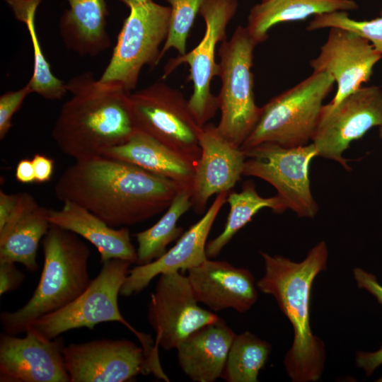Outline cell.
Wrapping results in <instances>:
<instances>
[{
	"label": "cell",
	"instance_id": "obj_1",
	"mask_svg": "<svg viewBox=\"0 0 382 382\" xmlns=\"http://www.w3.org/2000/svg\"><path fill=\"white\" fill-rule=\"evenodd\" d=\"M181 187L134 164L100 156L75 161L54 191L58 199L76 203L115 227L143 222L162 212Z\"/></svg>",
	"mask_w": 382,
	"mask_h": 382
},
{
	"label": "cell",
	"instance_id": "obj_2",
	"mask_svg": "<svg viewBox=\"0 0 382 382\" xmlns=\"http://www.w3.org/2000/svg\"><path fill=\"white\" fill-rule=\"evenodd\" d=\"M71 97L62 105L52 130L59 149L75 161L102 156L137 131L129 93L122 86L102 82L91 72L66 82Z\"/></svg>",
	"mask_w": 382,
	"mask_h": 382
},
{
	"label": "cell",
	"instance_id": "obj_3",
	"mask_svg": "<svg viewBox=\"0 0 382 382\" xmlns=\"http://www.w3.org/2000/svg\"><path fill=\"white\" fill-rule=\"evenodd\" d=\"M260 255L265 272L257 288L275 299L294 330L291 347L284 359L286 374L294 382L317 381L323 373L326 354L323 340L311 330L310 302L313 280L327 270L328 246L319 242L299 262L281 255Z\"/></svg>",
	"mask_w": 382,
	"mask_h": 382
},
{
	"label": "cell",
	"instance_id": "obj_4",
	"mask_svg": "<svg viewBox=\"0 0 382 382\" xmlns=\"http://www.w3.org/2000/svg\"><path fill=\"white\" fill-rule=\"evenodd\" d=\"M44 265L29 301L19 309L0 314L4 332H25L38 318L72 302L90 284L88 245L72 231L51 224L42 240Z\"/></svg>",
	"mask_w": 382,
	"mask_h": 382
},
{
	"label": "cell",
	"instance_id": "obj_5",
	"mask_svg": "<svg viewBox=\"0 0 382 382\" xmlns=\"http://www.w3.org/2000/svg\"><path fill=\"white\" fill-rule=\"evenodd\" d=\"M335 83L330 74L313 71L294 87L270 99L261 107L258 121L241 149L245 151L264 143L284 147L308 144L323 101Z\"/></svg>",
	"mask_w": 382,
	"mask_h": 382
},
{
	"label": "cell",
	"instance_id": "obj_6",
	"mask_svg": "<svg viewBox=\"0 0 382 382\" xmlns=\"http://www.w3.org/2000/svg\"><path fill=\"white\" fill-rule=\"evenodd\" d=\"M131 265L117 258L103 262L98 274L81 295L67 306L40 317L30 327L48 339H54L70 330H91L99 323L119 322L137 337L150 360L159 362L158 347L151 338L134 329L124 318L118 306L120 289Z\"/></svg>",
	"mask_w": 382,
	"mask_h": 382
},
{
	"label": "cell",
	"instance_id": "obj_7",
	"mask_svg": "<svg viewBox=\"0 0 382 382\" xmlns=\"http://www.w3.org/2000/svg\"><path fill=\"white\" fill-rule=\"evenodd\" d=\"M256 45L246 28L238 25L230 40L221 42L218 52L221 86L216 96L221 111L216 129L239 148L253 130L261 112L255 100L251 71Z\"/></svg>",
	"mask_w": 382,
	"mask_h": 382
},
{
	"label": "cell",
	"instance_id": "obj_8",
	"mask_svg": "<svg viewBox=\"0 0 382 382\" xmlns=\"http://www.w3.org/2000/svg\"><path fill=\"white\" fill-rule=\"evenodd\" d=\"M129 99L137 130L161 142L195 168L200 156L202 127L182 92L157 81L130 93Z\"/></svg>",
	"mask_w": 382,
	"mask_h": 382
},
{
	"label": "cell",
	"instance_id": "obj_9",
	"mask_svg": "<svg viewBox=\"0 0 382 382\" xmlns=\"http://www.w3.org/2000/svg\"><path fill=\"white\" fill-rule=\"evenodd\" d=\"M129 8L110 62L99 80L118 83L130 93L137 85L143 66L154 67L161 60L170 7L149 0Z\"/></svg>",
	"mask_w": 382,
	"mask_h": 382
},
{
	"label": "cell",
	"instance_id": "obj_10",
	"mask_svg": "<svg viewBox=\"0 0 382 382\" xmlns=\"http://www.w3.org/2000/svg\"><path fill=\"white\" fill-rule=\"evenodd\" d=\"M244 152L243 175L258 178L272 185L287 209L298 216H316L318 205L311 190L309 166L318 155L312 142L297 147L264 143Z\"/></svg>",
	"mask_w": 382,
	"mask_h": 382
},
{
	"label": "cell",
	"instance_id": "obj_11",
	"mask_svg": "<svg viewBox=\"0 0 382 382\" xmlns=\"http://www.w3.org/2000/svg\"><path fill=\"white\" fill-rule=\"evenodd\" d=\"M238 6L237 0H206L199 13L205 23L202 39L190 52L170 59L164 67L163 79L180 64H188L187 79L193 84L189 106L201 127L207 124L219 109L216 96L211 92L212 79L219 76L216 47L219 42L226 39L227 25L235 16Z\"/></svg>",
	"mask_w": 382,
	"mask_h": 382
},
{
	"label": "cell",
	"instance_id": "obj_12",
	"mask_svg": "<svg viewBox=\"0 0 382 382\" xmlns=\"http://www.w3.org/2000/svg\"><path fill=\"white\" fill-rule=\"evenodd\" d=\"M382 124V90L361 87L335 105H323L313 134L318 156L351 168L343 154L350 144Z\"/></svg>",
	"mask_w": 382,
	"mask_h": 382
},
{
	"label": "cell",
	"instance_id": "obj_13",
	"mask_svg": "<svg viewBox=\"0 0 382 382\" xmlns=\"http://www.w3.org/2000/svg\"><path fill=\"white\" fill-rule=\"evenodd\" d=\"M220 319L199 306L187 276L180 272L160 274L148 306V320L157 347L176 349L191 333Z\"/></svg>",
	"mask_w": 382,
	"mask_h": 382
},
{
	"label": "cell",
	"instance_id": "obj_14",
	"mask_svg": "<svg viewBox=\"0 0 382 382\" xmlns=\"http://www.w3.org/2000/svg\"><path fill=\"white\" fill-rule=\"evenodd\" d=\"M71 382H125L139 374H158L142 347L129 340L71 343L63 350Z\"/></svg>",
	"mask_w": 382,
	"mask_h": 382
},
{
	"label": "cell",
	"instance_id": "obj_15",
	"mask_svg": "<svg viewBox=\"0 0 382 382\" xmlns=\"http://www.w3.org/2000/svg\"><path fill=\"white\" fill-rule=\"evenodd\" d=\"M25 336L0 335L1 382H71L62 337L48 339L30 327Z\"/></svg>",
	"mask_w": 382,
	"mask_h": 382
},
{
	"label": "cell",
	"instance_id": "obj_16",
	"mask_svg": "<svg viewBox=\"0 0 382 382\" xmlns=\"http://www.w3.org/2000/svg\"><path fill=\"white\" fill-rule=\"evenodd\" d=\"M382 55L359 35L340 28H330L320 53L310 62L313 71L330 74L337 83L332 105L368 82Z\"/></svg>",
	"mask_w": 382,
	"mask_h": 382
},
{
	"label": "cell",
	"instance_id": "obj_17",
	"mask_svg": "<svg viewBox=\"0 0 382 382\" xmlns=\"http://www.w3.org/2000/svg\"><path fill=\"white\" fill-rule=\"evenodd\" d=\"M199 144L200 156L195 166L192 202L195 212L200 214L212 195L228 192L241 180L246 156L212 124L202 127Z\"/></svg>",
	"mask_w": 382,
	"mask_h": 382
},
{
	"label": "cell",
	"instance_id": "obj_18",
	"mask_svg": "<svg viewBox=\"0 0 382 382\" xmlns=\"http://www.w3.org/2000/svg\"><path fill=\"white\" fill-rule=\"evenodd\" d=\"M228 192L216 195L203 216L184 232L173 248L160 257L129 270L120 289V295L129 296L144 289L151 281L163 273L183 272L195 267L207 259V240L212 225Z\"/></svg>",
	"mask_w": 382,
	"mask_h": 382
},
{
	"label": "cell",
	"instance_id": "obj_19",
	"mask_svg": "<svg viewBox=\"0 0 382 382\" xmlns=\"http://www.w3.org/2000/svg\"><path fill=\"white\" fill-rule=\"evenodd\" d=\"M187 279L199 303L213 312L250 310L257 299L255 277L247 269L209 258L187 270Z\"/></svg>",
	"mask_w": 382,
	"mask_h": 382
},
{
	"label": "cell",
	"instance_id": "obj_20",
	"mask_svg": "<svg viewBox=\"0 0 382 382\" xmlns=\"http://www.w3.org/2000/svg\"><path fill=\"white\" fill-rule=\"evenodd\" d=\"M236 335L222 319L195 330L176 348L181 369L195 382L221 378Z\"/></svg>",
	"mask_w": 382,
	"mask_h": 382
},
{
	"label": "cell",
	"instance_id": "obj_21",
	"mask_svg": "<svg viewBox=\"0 0 382 382\" xmlns=\"http://www.w3.org/2000/svg\"><path fill=\"white\" fill-rule=\"evenodd\" d=\"M59 210L49 209V221L74 232L93 244L103 262L122 259L136 263L137 252L127 228H114L84 207L64 202Z\"/></svg>",
	"mask_w": 382,
	"mask_h": 382
},
{
	"label": "cell",
	"instance_id": "obj_22",
	"mask_svg": "<svg viewBox=\"0 0 382 382\" xmlns=\"http://www.w3.org/2000/svg\"><path fill=\"white\" fill-rule=\"evenodd\" d=\"M102 156L134 164L181 186H192L193 166L143 132L137 130L127 141L104 150Z\"/></svg>",
	"mask_w": 382,
	"mask_h": 382
},
{
	"label": "cell",
	"instance_id": "obj_23",
	"mask_svg": "<svg viewBox=\"0 0 382 382\" xmlns=\"http://www.w3.org/2000/svg\"><path fill=\"white\" fill-rule=\"evenodd\" d=\"M62 15L59 34L66 47L81 56L95 57L108 50V11L105 0H67Z\"/></svg>",
	"mask_w": 382,
	"mask_h": 382
},
{
	"label": "cell",
	"instance_id": "obj_24",
	"mask_svg": "<svg viewBox=\"0 0 382 382\" xmlns=\"http://www.w3.org/2000/svg\"><path fill=\"white\" fill-rule=\"evenodd\" d=\"M354 0H261L250 10L245 26L257 45L268 38L269 30L280 23L303 21L311 16L354 11Z\"/></svg>",
	"mask_w": 382,
	"mask_h": 382
},
{
	"label": "cell",
	"instance_id": "obj_25",
	"mask_svg": "<svg viewBox=\"0 0 382 382\" xmlns=\"http://www.w3.org/2000/svg\"><path fill=\"white\" fill-rule=\"evenodd\" d=\"M49 209L39 205L0 236V263H21L31 272L38 269L36 258L39 243L51 225Z\"/></svg>",
	"mask_w": 382,
	"mask_h": 382
},
{
	"label": "cell",
	"instance_id": "obj_26",
	"mask_svg": "<svg viewBox=\"0 0 382 382\" xmlns=\"http://www.w3.org/2000/svg\"><path fill=\"white\" fill-rule=\"evenodd\" d=\"M230 209L222 232L207 243L209 259L217 257L233 237L262 209L270 208L277 214L287 210L284 202L277 195L262 197L256 191L252 181L244 183L240 192H232L227 196Z\"/></svg>",
	"mask_w": 382,
	"mask_h": 382
},
{
	"label": "cell",
	"instance_id": "obj_27",
	"mask_svg": "<svg viewBox=\"0 0 382 382\" xmlns=\"http://www.w3.org/2000/svg\"><path fill=\"white\" fill-rule=\"evenodd\" d=\"M191 207L192 187H181L162 217L150 228L136 234L137 265L160 257L167 251L168 245L182 236L183 229L177 223Z\"/></svg>",
	"mask_w": 382,
	"mask_h": 382
},
{
	"label": "cell",
	"instance_id": "obj_28",
	"mask_svg": "<svg viewBox=\"0 0 382 382\" xmlns=\"http://www.w3.org/2000/svg\"><path fill=\"white\" fill-rule=\"evenodd\" d=\"M42 0H5L16 19L25 25L33 52V69L28 82L33 93L42 98L56 100L68 93L66 82L56 77L52 72L40 46L35 26V14Z\"/></svg>",
	"mask_w": 382,
	"mask_h": 382
},
{
	"label": "cell",
	"instance_id": "obj_29",
	"mask_svg": "<svg viewBox=\"0 0 382 382\" xmlns=\"http://www.w3.org/2000/svg\"><path fill=\"white\" fill-rule=\"evenodd\" d=\"M271 349L270 343L248 331L236 334L221 378L228 382H257Z\"/></svg>",
	"mask_w": 382,
	"mask_h": 382
},
{
	"label": "cell",
	"instance_id": "obj_30",
	"mask_svg": "<svg viewBox=\"0 0 382 382\" xmlns=\"http://www.w3.org/2000/svg\"><path fill=\"white\" fill-rule=\"evenodd\" d=\"M170 5L168 33L160 58L170 49L186 54L187 40L201 6L206 0H165Z\"/></svg>",
	"mask_w": 382,
	"mask_h": 382
},
{
	"label": "cell",
	"instance_id": "obj_31",
	"mask_svg": "<svg viewBox=\"0 0 382 382\" xmlns=\"http://www.w3.org/2000/svg\"><path fill=\"white\" fill-rule=\"evenodd\" d=\"M351 30L369 40L382 55V15L369 21H356L347 11H334L315 15L306 29L313 31L325 28Z\"/></svg>",
	"mask_w": 382,
	"mask_h": 382
},
{
	"label": "cell",
	"instance_id": "obj_32",
	"mask_svg": "<svg viewBox=\"0 0 382 382\" xmlns=\"http://www.w3.org/2000/svg\"><path fill=\"white\" fill-rule=\"evenodd\" d=\"M39 204L34 197L26 192L7 194L0 191V236L23 215L35 209Z\"/></svg>",
	"mask_w": 382,
	"mask_h": 382
},
{
	"label": "cell",
	"instance_id": "obj_33",
	"mask_svg": "<svg viewBox=\"0 0 382 382\" xmlns=\"http://www.w3.org/2000/svg\"><path fill=\"white\" fill-rule=\"evenodd\" d=\"M32 90L28 83L23 88L7 91L0 96V139H4L12 127L11 119Z\"/></svg>",
	"mask_w": 382,
	"mask_h": 382
},
{
	"label": "cell",
	"instance_id": "obj_34",
	"mask_svg": "<svg viewBox=\"0 0 382 382\" xmlns=\"http://www.w3.org/2000/svg\"><path fill=\"white\" fill-rule=\"evenodd\" d=\"M25 275L13 262L0 263V296L18 289Z\"/></svg>",
	"mask_w": 382,
	"mask_h": 382
},
{
	"label": "cell",
	"instance_id": "obj_35",
	"mask_svg": "<svg viewBox=\"0 0 382 382\" xmlns=\"http://www.w3.org/2000/svg\"><path fill=\"white\" fill-rule=\"evenodd\" d=\"M353 274L358 288L369 292L382 305V285L376 277L359 267L353 270Z\"/></svg>",
	"mask_w": 382,
	"mask_h": 382
},
{
	"label": "cell",
	"instance_id": "obj_36",
	"mask_svg": "<svg viewBox=\"0 0 382 382\" xmlns=\"http://www.w3.org/2000/svg\"><path fill=\"white\" fill-rule=\"evenodd\" d=\"M31 160L34 168L35 182L43 183L50 181L54 170L53 159L43 154H35Z\"/></svg>",
	"mask_w": 382,
	"mask_h": 382
},
{
	"label": "cell",
	"instance_id": "obj_37",
	"mask_svg": "<svg viewBox=\"0 0 382 382\" xmlns=\"http://www.w3.org/2000/svg\"><path fill=\"white\" fill-rule=\"evenodd\" d=\"M356 366L371 376L382 364V346L375 352L357 351L355 355Z\"/></svg>",
	"mask_w": 382,
	"mask_h": 382
},
{
	"label": "cell",
	"instance_id": "obj_38",
	"mask_svg": "<svg viewBox=\"0 0 382 382\" xmlns=\"http://www.w3.org/2000/svg\"><path fill=\"white\" fill-rule=\"evenodd\" d=\"M16 180L21 183L35 182L34 168L31 159H21L17 164L15 172Z\"/></svg>",
	"mask_w": 382,
	"mask_h": 382
},
{
	"label": "cell",
	"instance_id": "obj_39",
	"mask_svg": "<svg viewBox=\"0 0 382 382\" xmlns=\"http://www.w3.org/2000/svg\"><path fill=\"white\" fill-rule=\"evenodd\" d=\"M122 3L125 4L128 8L132 6L143 4L149 1V0H120Z\"/></svg>",
	"mask_w": 382,
	"mask_h": 382
},
{
	"label": "cell",
	"instance_id": "obj_40",
	"mask_svg": "<svg viewBox=\"0 0 382 382\" xmlns=\"http://www.w3.org/2000/svg\"><path fill=\"white\" fill-rule=\"evenodd\" d=\"M378 136L379 138L382 140V124L378 127Z\"/></svg>",
	"mask_w": 382,
	"mask_h": 382
},
{
	"label": "cell",
	"instance_id": "obj_41",
	"mask_svg": "<svg viewBox=\"0 0 382 382\" xmlns=\"http://www.w3.org/2000/svg\"><path fill=\"white\" fill-rule=\"evenodd\" d=\"M376 382H382V376L376 380Z\"/></svg>",
	"mask_w": 382,
	"mask_h": 382
}]
</instances>
